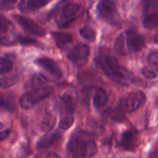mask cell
Wrapping results in <instances>:
<instances>
[{"mask_svg": "<svg viewBox=\"0 0 158 158\" xmlns=\"http://www.w3.org/2000/svg\"><path fill=\"white\" fill-rule=\"evenodd\" d=\"M108 94L103 88H98L94 97V105L96 108H101L108 102Z\"/></svg>", "mask_w": 158, "mask_h": 158, "instance_id": "obj_18", "label": "cell"}, {"mask_svg": "<svg viewBox=\"0 0 158 158\" xmlns=\"http://www.w3.org/2000/svg\"><path fill=\"white\" fill-rule=\"evenodd\" d=\"M80 9V5L77 3H68L60 8L56 14V21L58 26H65L73 21Z\"/></svg>", "mask_w": 158, "mask_h": 158, "instance_id": "obj_6", "label": "cell"}, {"mask_svg": "<svg viewBox=\"0 0 158 158\" xmlns=\"http://www.w3.org/2000/svg\"><path fill=\"white\" fill-rule=\"evenodd\" d=\"M4 108L7 111H12L14 109V103L0 93V108Z\"/></svg>", "mask_w": 158, "mask_h": 158, "instance_id": "obj_28", "label": "cell"}, {"mask_svg": "<svg viewBox=\"0 0 158 158\" xmlns=\"http://www.w3.org/2000/svg\"><path fill=\"white\" fill-rule=\"evenodd\" d=\"M140 143L139 134L136 130L127 129L121 135L120 141V147L123 150L128 151H134Z\"/></svg>", "mask_w": 158, "mask_h": 158, "instance_id": "obj_10", "label": "cell"}, {"mask_svg": "<svg viewBox=\"0 0 158 158\" xmlns=\"http://www.w3.org/2000/svg\"><path fill=\"white\" fill-rule=\"evenodd\" d=\"M61 138V133L59 131H55L53 133H47L42 136L38 141L36 144L37 149H46L50 147L51 146L54 145L56 143L58 142L60 139Z\"/></svg>", "mask_w": 158, "mask_h": 158, "instance_id": "obj_14", "label": "cell"}, {"mask_svg": "<svg viewBox=\"0 0 158 158\" xmlns=\"http://www.w3.org/2000/svg\"><path fill=\"white\" fill-rule=\"evenodd\" d=\"M66 148L70 158H92L97 152L95 141L89 133L83 131L73 135Z\"/></svg>", "mask_w": 158, "mask_h": 158, "instance_id": "obj_1", "label": "cell"}, {"mask_svg": "<svg viewBox=\"0 0 158 158\" xmlns=\"http://www.w3.org/2000/svg\"><path fill=\"white\" fill-rule=\"evenodd\" d=\"M3 126H4V125H3V124L2 123V122H0V129H2V128Z\"/></svg>", "mask_w": 158, "mask_h": 158, "instance_id": "obj_36", "label": "cell"}, {"mask_svg": "<svg viewBox=\"0 0 158 158\" xmlns=\"http://www.w3.org/2000/svg\"><path fill=\"white\" fill-rule=\"evenodd\" d=\"M97 9L99 17L106 23L114 26L120 23V15L113 2L102 0L97 5Z\"/></svg>", "mask_w": 158, "mask_h": 158, "instance_id": "obj_5", "label": "cell"}, {"mask_svg": "<svg viewBox=\"0 0 158 158\" xmlns=\"http://www.w3.org/2000/svg\"><path fill=\"white\" fill-rule=\"evenodd\" d=\"M48 79L46 76L41 74H34L28 80V81L25 84L24 89H34L45 87V85L48 83Z\"/></svg>", "mask_w": 158, "mask_h": 158, "instance_id": "obj_15", "label": "cell"}, {"mask_svg": "<svg viewBox=\"0 0 158 158\" xmlns=\"http://www.w3.org/2000/svg\"><path fill=\"white\" fill-rule=\"evenodd\" d=\"M57 105L61 115L63 116H73L75 112V102L70 94H64L59 98Z\"/></svg>", "mask_w": 158, "mask_h": 158, "instance_id": "obj_13", "label": "cell"}, {"mask_svg": "<svg viewBox=\"0 0 158 158\" xmlns=\"http://www.w3.org/2000/svg\"><path fill=\"white\" fill-rule=\"evenodd\" d=\"M17 43H19L23 45H35L36 44L37 40L35 39L26 36L19 35L15 37Z\"/></svg>", "mask_w": 158, "mask_h": 158, "instance_id": "obj_29", "label": "cell"}, {"mask_svg": "<svg viewBox=\"0 0 158 158\" xmlns=\"http://www.w3.org/2000/svg\"><path fill=\"white\" fill-rule=\"evenodd\" d=\"M14 20L23 28V30L27 33L33 36L43 37L46 34V31L43 27L35 23L34 20L22 15H13Z\"/></svg>", "mask_w": 158, "mask_h": 158, "instance_id": "obj_8", "label": "cell"}, {"mask_svg": "<svg viewBox=\"0 0 158 158\" xmlns=\"http://www.w3.org/2000/svg\"><path fill=\"white\" fill-rule=\"evenodd\" d=\"M12 62L10 59L6 57H0V74L7 73L12 69Z\"/></svg>", "mask_w": 158, "mask_h": 158, "instance_id": "obj_25", "label": "cell"}, {"mask_svg": "<svg viewBox=\"0 0 158 158\" xmlns=\"http://www.w3.org/2000/svg\"><path fill=\"white\" fill-rule=\"evenodd\" d=\"M34 158H60V156L53 152L41 151L37 153Z\"/></svg>", "mask_w": 158, "mask_h": 158, "instance_id": "obj_32", "label": "cell"}, {"mask_svg": "<svg viewBox=\"0 0 158 158\" xmlns=\"http://www.w3.org/2000/svg\"><path fill=\"white\" fill-rule=\"evenodd\" d=\"M148 63L157 69L158 66V53L157 50H154L149 54L148 57Z\"/></svg>", "mask_w": 158, "mask_h": 158, "instance_id": "obj_30", "label": "cell"}, {"mask_svg": "<svg viewBox=\"0 0 158 158\" xmlns=\"http://www.w3.org/2000/svg\"><path fill=\"white\" fill-rule=\"evenodd\" d=\"M148 158H158V154H157V149L155 148L151 153L149 154V156H148Z\"/></svg>", "mask_w": 158, "mask_h": 158, "instance_id": "obj_35", "label": "cell"}, {"mask_svg": "<svg viewBox=\"0 0 158 158\" xmlns=\"http://www.w3.org/2000/svg\"><path fill=\"white\" fill-rule=\"evenodd\" d=\"M17 42L15 39H11L9 37H2L0 39V44L3 46H12V45L16 44Z\"/></svg>", "mask_w": 158, "mask_h": 158, "instance_id": "obj_33", "label": "cell"}, {"mask_svg": "<svg viewBox=\"0 0 158 158\" xmlns=\"http://www.w3.org/2000/svg\"><path fill=\"white\" fill-rule=\"evenodd\" d=\"M52 92V88L45 86L43 88H34L24 93L19 99V104L24 109H29L47 98Z\"/></svg>", "mask_w": 158, "mask_h": 158, "instance_id": "obj_3", "label": "cell"}, {"mask_svg": "<svg viewBox=\"0 0 158 158\" xmlns=\"http://www.w3.org/2000/svg\"><path fill=\"white\" fill-rule=\"evenodd\" d=\"M147 97L143 91H132L120 99L117 108L122 113H131L144 105Z\"/></svg>", "mask_w": 158, "mask_h": 158, "instance_id": "obj_4", "label": "cell"}, {"mask_svg": "<svg viewBox=\"0 0 158 158\" xmlns=\"http://www.w3.org/2000/svg\"><path fill=\"white\" fill-rule=\"evenodd\" d=\"M13 28V24L6 17L0 15V33H6Z\"/></svg>", "mask_w": 158, "mask_h": 158, "instance_id": "obj_27", "label": "cell"}, {"mask_svg": "<svg viewBox=\"0 0 158 158\" xmlns=\"http://www.w3.org/2000/svg\"><path fill=\"white\" fill-rule=\"evenodd\" d=\"M80 34L83 38L85 40H89V41H94L96 40V34L95 30L94 28L90 27V26H83L80 29Z\"/></svg>", "mask_w": 158, "mask_h": 158, "instance_id": "obj_21", "label": "cell"}, {"mask_svg": "<svg viewBox=\"0 0 158 158\" xmlns=\"http://www.w3.org/2000/svg\"><path fill=\"white\" fill-rule=\"evenodd\" d=\"M157 8L158 0H144V2H143V16L158 15Z\"/></svg>", "mask_w": 158, "mask_h": 158, "instance_id": "obj_19", "label": "cell"}, {"mask_svg": "<svg viewBox=\"0 0 158 158\" xmlns=\"http://www.w3.org/2000/svg\"><path fill=\"white\" fill-rule=\"evenodd\" d=\"M19 0H0V11L12 9L18 5Z\"/></svg>", "mask_w": 158, "mask_h": 158, "instance_id": "obj_26", "label": "cell"}, {"mask_svg": "<svg viewBox=\"0 0 158 158\" xmlns=\"http://www.w3.org/2000/svg\"><path fill=\"white\" fill-rule=\"evenodd\" d=\"M89 56V47L87 45L78 44L70 50L67 57L74 65L80 67L87 62Z\"/></svg>", "mask_w": 158, "mask_h": 158, "instance_id": "obj_9", "label": "cell"}, {"mask_svg": "<svg viewBox=\"0 0 158 158\" xmlns=\"http://www.w3.org/2000/svg\"><path fill=\"white\" fill-rule=\"evenodd\" d=\"M74 122V117L73 116H63L60 119L59 127L61 129H68L72 126Z\"/></svg>", "mask_w": 158, "mask_h": 158, "instance_id": "obj_24", "label": "cell"}, {"mask_svg": "<svg viewBox=\"0 0 158 158\" xmlns=\"http://www.w3.org/2000/svg\"><path fill=\"white\" fill-rule=\"evenodd\" d=\"M10 132L11 130L9 129H7L4 130V131L0 132V141H2L4 139H6L9 136Z\"/></svg>", "mask_w": 158, "mask_h": 158, "instance_id": "obj_34", "label": "cell"}, {"mask_svg": "<svg viewBox=\"0 0 158 158\" xmlns=\"http://www.w3.org/2000/svg\"><path fill=\"white\" fill-rule=\"evenodd\" d=\"M158 23V15L143 16V26L148 29L156 27Z\"/></svg>", "mask_w": 158, "mask_h": 158, "instance_id": "obj_23", "label": "cell"}, {"mask_svg": "<svg viewBox=\"0 0 158 158\" xmlns=\"http://www.w3.org/2000/svg\"><path fill=\"white\" fill-rule=\"evenodd\" d=\"M127 47L128 50L133 52H137L142 50L145 43L144 38L143 36L139 34L137 31L133 28L128 29L126 32Z\"/></svg>", "mask_w": 158, "mask_h": 158, "instance_id": "obj_11", "label": "cell"}, {"mask_svg": "<svg viewBox=\"0 0 158 158\" xmlns=\"http://www.w3.org/2000/svg\"><path fill=\"white\" fill-rule=\"evenodd\" d=\"M18 81V77L15 75L5 76L0 78V88H7L15 84Z\"/></svg>", "mask_w": 158, "mask_h": 158, "instance_id": "obj_22", "label": "cell"}, {"mask_svg": "<svg viewBox=\"0 0 158 158\" xmlns=\"http://www.w3.org/2000/svg\"><path fill=\"white\" fill-rule=\"evenodd\" d=\"M35 63L56 78H60L63 76V72L58 64L49 57H40L35 60Z\"/></svg>", "mask_w": 158, "mask_h": 158, "instance_id": "obj_12", "label": "cell"}, {"mask_svg": "<svg viewBox=\"0 0 158 158\" xmlns=\"http://www.w3.org/2000/svg\"><path fill=\"white\" fill-rule=\"evenodd\" d=\"M142 74L148 79H154L157 77V72L148 67H144L142 69Z\"/></svg>", "mask_w": 158, "mask_h": 158, "instance_id": "obj_31", "label": "cell"}, {"mask_svg": "<svg viewBox=\"0 0 158 158\" xmlns=\"http://www.w3.org/2000/svg\"><path fill=\"white\" fill-rule=\"evenodd\" d=\"M52 37L57 46L62 50L66 48L73 41L72 34L67 33L54 32L52 33Z\"/></svg>", "mask_w": 158, "mask_h": 158, "instance_id": "obj_17", "label": "cell"}, {"mask_svg": "<svg viewBox=\"0 0 158 158\" xmlns=\"http://www.w3.org/2000/svg\"><path fill=\"white\" fill-rule=\"evenodd\" d=\"M97 68L111 80L120 85H128L131 77L125 68L121 67L117 59L108 55H100L95 58Z\"/></svg>", "mask_w": 158, "mask_h": 158, "instance_id": "obj_2", "label": "cell"}, {"mask_svg": "<svg viewBox=\"0 0 158 158\" xmlns=\"http://www.w3.org/2000/svg\"><path fill=\"white\" fill-rule=\"evenodd\" d=\"M49 2V0H27L26 2L22 0L19 8L24 12H32L45 6Z\"/></svg>", "mask_w": 158, "mask_h": 158, "instance_id": "obj_16", "label": "cell"}, {"mask_svg": "<svg viewBox=\"0 0 158 158\" xmlns=\"http://www.w3.org/2000/svg\"><path fill=\"white\" fill-rule=\"evenodd\" d=\"M114 48L119 54L126 55L127 54V50L126 44H125V37L123 33H120L115 40Z\"/></svg>", "mask_w": 158, "mask_h": 158, "instance_id": "obj_20", "label": "cell"}, {"mask_svg": "<svg viewBox=\"0 0 158 158\" xmlns=\"http://www.w3.org/2000/svg\"><path fill=\"white\" fill-rule=\"evenodd\" d=\"M56 122L55 110L45 108L40 110L36 116V122L42 132H48L52 129Z\"/></svg>", "mask_w": 158, "mask_h": 158, "instance_id": "obj_7", "label": "cell"}]
</instances>
